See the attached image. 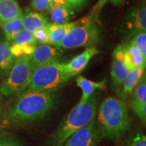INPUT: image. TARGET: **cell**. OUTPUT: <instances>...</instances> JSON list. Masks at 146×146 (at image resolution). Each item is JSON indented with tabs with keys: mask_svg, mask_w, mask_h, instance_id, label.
<instances>
[{
	"mask_svg": "<svg viewBox=\"0 0 146 146\" xmlns=\"http://www.w3.org/2000/svg\"><path fill=\"white\" fill-rule=\"evenodd\" d=\"M55 93L26 90L19 95L6 114L13 123H31L45 117L57 103Z\"/></svg>",
	"mask_w": 146,
	"mask_h": 146,
	"instance_id": "obj_1",
	"label": "cell"
},
{
	"mask_svg": "<svg viewBox=\"0 0 146 146\" xmlns=\"http://www.w3.org/2000/svg\"><path fill=\"white\" fill-rule=\"evenodd\" d=\"M97 114L98 127L102 136L118 143L130 127V117L125 102L109 97L102 102Z\"/></svg>",
	"mask_w": 146,
	"mask_h": 146,
	"instance_id": "obj_2",
	"label": "cell"
},
{
	"mask_svg": "<svg viewBox=\"0 0 146 146\" xmlns=\"http://www.w3.org/2000/svg\"><path fill=\"white\" fill-rule=\"evenodd\" d=\"M98 102L91 96L86 102H78L67 115L51 138L52 146H62L73 133L96 118Z\"/></svg>",
	"mask_w": 146,
	"mask_h": 146,
	"instance_id": "obj_3",
	"label": "cell"
},
{
	"mask_svg": "<svg viewBox=\"0 0 146 146\" xmlns=\"http://www.w3.org/2000/svg\"><path fill=\"white\" fill-rule=\"evenodd\" d=\"M64 65L65 62L58 60L34 68L26 90L48 93L58 91L70 79L66 72Z\"/></svg>",
	"mask_w": 146,
	"mask_h": 146,
	"instance_id": "obj_4",
	"label": "cell"
},
{
	"mask_svg": "<svg viewBox=\"0 0 146 146\" xmlns=\"http://www.w3.org/2000/svg\"><path fill=\"white\" fill-rule=\"evenodd\" d=\"M34 68L29 56L16 58L13 66L0 86L2 96H18L28 88Z\"/></svg>",
	"mask_w": 146,
	"mask_h": 146,
	"instance_id": "obj_5",
	"label": "cell"
},
{
	"mask_svg": "<svg viewBox=\"0 0 146 146\" xmlns=\"http://www.w3.org/2000/svg\"><path fill=\"white\" fill-rule=\"evenodd\" d=\"M100 40V30L91 17L76 22V25L60 41L58 47L72 49L90 46Z\"/></svg>",
	"mask_w": 146,
	"mask_h": 146,
	"instance_id": "obj_6",
	"label": "cell"
},
{
	"mask_svg": "<svg viewBox=\"0 0 146 146\" xmlns=\"http://www.w3.org/2000/svg\"><path fill=\"white\" fill-rule=\"evenodd\" d=\"M102 135L96 125V118L73 133L62 146H98Z\"/></svg>",
	"mask_w": 146,
	"mask_h": 146,
	"instance_id": "obj_7",
	"label": "cell"
},
{
	"mask_svg": "<svg viewBox=\"0 0 146 146\" xmlns=\"http://www.w3.org/2000/svg\"><path fill=\"white\" fill-rule=\"evenodd\" d=\"M63 54L60 47L48 45H40L35 47L33 52L29 56L33 68L47 64L58 60Z\"/></svg>",
	"mask_w": 146,
	"mask_h": 146,
	"instance_id": "obj_8",
	"label": "cell"
},
{
	"mask_svg": "<svg viewBox=\"0 0 146 146\" xmlns=\"http://www.w3.org/2000/svg\"><path fill=\"white\" fill-rule=\"evenodd\" d=\"M128 69L124 62V44L116 47L112 54L111 78L114 89L118 93L122 83L127 76Z\"/></svg>",
	"mask_w": 146,
	"mask_h": 146,
	"instance_id": "obj_9",
	"label": "cell"
},
{
	"mask_svg": "<svg viewBox=\"0 0 146 146\" xmlns=\"http://www.w3.org/2000/svg\"><path fill=\"white\" fill-rule=\"evenodd\" d=\"M129 105L143 124L146 121V79L142 78L135 87Z\"/></svg>",
	"mask_w": 146,
	"mask_h": 146,
	"instance_id": "obj_10",
	"label": "cell"
},
{
	"mask_svg": "<svg viewBox=\"0 0 146 146\" xmlns=\"http://www.w3.org/2000/svg\"><path fill=\"white\" fill-rule=\"evenodd\" d=\"M100 54V50L95 47H89L81 54L78 55L68 62L65 63L66 72L70 76L78 75L85 70L91 58L96 55Z\"/></svg>",
	"mask_w": 146,
	"mask_h": 146,
	"instance_id": "obj_11",
	"label": "cell"
},
{
	"mask_svg": "<svg viewBox=\"0 0 146 146\" xmlns=\"http://www.w3.org/2000/svg\"><path fill=\"white\" fill-rule=\"evenodd\" d=\"M128 33L134 36L146 31V7L145 3L137 6L129 14L127 25Z\"/></svg>",
	"mask_w": 146,
	"mask_h": 146,
	"instance_id": "obj_12",
	"label": "cell"
},
{
	"mask_svg": "<svg viewBox=\"0 0 146 146\" xmlns=\"http://www.w3.org/2000/svg\"><path fill=\"white\" fill-rule=\"evenodd\" d=\"M144 70L145 69L135 68L128 71L118 92L120 100L126 102L129 99L135 87L143 76Z\"/></svg>",
	"mask_w": 146,
	"mask_h": 146,
	"instance_id": "obj_13",
	"label": "cell"
},
{
	"mask_svg": "<svg viewBox=\"0 0 146 146\" xmlns=\"http://www.w3.org/2000/svg\"><path fill=\"white\" fill-rule=\"evenodd\" d=\"M124 62L128 70L135 68H145L146 60L131 41L124 44Z\"/></svg>",
	"mask_w": 146,
	"mask_h": 146,
	"instance_id": "obj_14",
	"label": "cell"
},
{
	"mask_svg": "<svg viewBox=\"0 0 146 146\" xmlns=\"http://www.w3.org/2000/svg\"><path fill=\"white\" fill-rule=\"evenodd\" d=\"M50 23L43 14L36 11L27 10L23 16V27L25 30L33 33L36 29L47 27Z\"/></svg>",
	"mask_w": 146,
	"mask_h": 146,
	"instance_id": "obj_15",
	"label": "cell"
},
{
	"mask_svg": "<svg viewBox=\"0 0 146 146\" xmlns=\"http://www.w3.org/2000/svg\"><path fill=\"white\" fill-rule=\"evenodd\" d=\"M15 60L16 58L11 52L10 42L0 39V77L8 75Z\"/></svg>",
	"mask_w": 146,
	"mask_h": 146,
	"instance_id": "obj_16",
	"label": "cell"
},
{
	"mask_svg": "<svg viewBox=\"0 0 146 146\" xmlns=\"http://www.w3.org/2000/svg\"><path fill=\"white\" fill-rule=\"evenodd\" d=\"M76 83L77 86L82 90V96L79 102H86L91 96H93L95 91L98 89L104 90L106 88L107 81L103 80L100 82H96L79 75L76 78Z\"/></svg>",
	"mask_w": 146,
	"mask_h": 146,
	"instance_id": "obj_17",
	"label": "cell"
},
{
	"mask_svg": "<svg viewBox=\"0 0 146 146\" xmlns=\"http://www.w3.org/2000/svg\"><path fill=\"white\" fill-rule=\"evenodd\" d=\"M75 25L76 22L64 24L50 23L48 27L49 45L58 47L62 39L75 26Z\"/></svg>",
	"mask_w": 146,
	"mask_h": 146,
	"instance_id": "obj_18",
	"label": "cell"
},
{
	"mask_svg": "<svg viewBox=\"0 0 146 146\" xmlns=\"http://www.w3.org/2000/svg\"><path fill=\"white\" fill-rule=\"evenodd\" d=\"M23 16V10L16 0H0V23Z\"/></svg>",
	"mask_w": 146,
	"mask_h": 146,
	"instance_id": "obj_19",
	"label": "cell"
},
{
	"mask_svg": "<svg viewBox=\"0 0 146 146\" xmlns=\"http://www.w3.org/2000/svg\"><path fill=\"white\" fill-rule=\"evenodd\" d=\"M0 26L4 33L7 41L11 42L14 36L23 29V16L0 23Z\"/></svg>",
	"mask_w": 146,
	"mask_h": 146,
	"instance_id": "obj_20",
	"label": "cell"
},
{
	"mask_svg": "<svg viewBox=\"0 0 146 146\" xmlns=\"http://www.w3.org/2000/svg\"><path fill=\"white\" fill-rule=\"evenodd\" d=\"M50 16L54 24H64L68 23L73 15V11L67 5L56 6L52 5L50 9Z\"/></svg>",
	"mask_w": 146,
	"mask_h": 146,
	"instance_id": "obj_21",
	"label": "cell"
},
{
	"mask_svg": "<svg viewBox=\"0 0 146 146\" xmlns=\"http://www.w3.org/2000/svg\"><path fill=\"white\" fill-rule=\"evenodd\" d=\"M37 45L30 44V43H22V44H10V50L12 54L16 58L23 56H30L33 52Z\"/></svg>",
	"mask_w": 146,
	"mask_h": 146,
	"instance_id": "obj_22",
	"label": "cell"
},
{
	"mask_svg": "<svg viewBox=\"0 0 146 146\" xmlns=\"http://www.w3.org/2000/svg\"><path fill=\"white\" fill-rule=\"evenodd\" d=\"M11 43L14 44H22V43H30V44L37 45V42L33 35L32 33H30L23 29L11 41Z\"/></svg>",
	"mask_w": 146,
	"mask_h": 146,
	"instance_id": "obj_23",
	"label": "cell"
},
{
	"mask_svg": "<svg viewBox=\"0 0 146 146\" xmlns=\"http://www.w3.org/2000/svg\"><path fill=\"white\" fill-rule=\"evenodd\" d=\"M131 41L146 60V32L137 34Z\"/></svg>",
	"mask_w": 146,
	"mask_h": 146,
	"instance_id": "obj_24",
	"label": "cell"
},
{
	"mask_svg": "<svg viewBox=\"0 0 146 146\" xmlns=\"http://www.w3.org/2000/svg\"><path fill=\"white\" fill-rule=\"evenodd\" d=\"M126 146H146V137L141 131L137 130L129 137Z\"/></svg>",
	"mask_w": 146,
	"mask_h": 146,
	"instance_id": "obj_25",
	"label": "cell"
},
{
	"mask_svg": "<svg viewBox=\"0 0 146 146\" xmlns=\"http://www.w3.org/2000/svg\"><path fill=\"white\" fill-rule=\"evenodd\" d=\"M33 35L37 43H40L41 45H49L48 27L36 29L33 33Z\"/></svg>",
	"mask_w": 146,
	"mask_h": 146,
	"instance_id": "obj_26",
	"label": "cell"
},
{
	"mask_svg": "<svg viewBox=\"0 0 146 146\" xmlns=\"http://www.w3.org/2000/svg\"><path fill=\"white\" fill-rule=\"evenodd\" d=\"M53 0H32L30 6L36 12L50 10L52 5Z\"/></svg>",
	"mask_w": 146,
	"mask_h": 146,
	"instance_id": "obj_27",
	"label": "cell"
},
{
	"mask_svg": "<svg viewBox=\"0 0 146 146\" xmlns=\"http://www.w3.org/2000/svg\"><path fill=\"white\" fill-rule=\"evenodd\" d=\"M87 1V0H66V5L73 11L81 8Z\"/></svg>",
	"mask_w": 146,
	"mask_h": 146,
	"instance_id": "obj_28",
	"label": "cell"
},
{
	"mask_svg": "<svg viewBox=\"0 0 146 146\" xmlns=\"http://www.w3.org/2000/svg\"><path fill=\"white\" fill-rule=\"evenodd\" d=\"M108 1H109V0H99L98 3H96V5L94 7V8L92 9L91 17H97L98 14H100V11L103 8V7L108 2Z\"/></svg>",
	"mask_w": 146,
	"mask_h": 146,
	"instance_id": "obj_29",
	"label": "cell"
},
{
	"mask_svg": "<svg viewBox=\"0 0 146 146\" xmlns=\"http://www.w3.org/2000/svg\"><path fill=\"white\" fill-rule=\"evenodd\" d=\"M0 146H22L17 140L12 138L5 137L0 139Z\"/></svg>",
	"mask_w": 146,
	"mask_h": 146,
	"instance_id": "obj_30",
	"label": "cell"
},
{
	"mask_svg": "<svg viewBox=\"0 0 146 146\" xmlns=\"http://www.w3.org/2000/svg\"><path fill=\"white\" fill-rule=\"evenodd\" d=\"M52 5H56V6L66 5V0H53Z\"/></svg>",
	"mask_w": 146,
	"mask_h": 146,
	"instance_id": "obj_31",
	"label": "cell"
},
{
	"mask_svg": "<svg viewBox=\"0 0 146 146\" xmlns=\"http://www.w3.org/2000/svg\"><path fill=\"white\" fill-rule=\"evenodd\" d=\"M114 5H118L121 3L122 0H109Z\"/></svg>",
	"mask_w": 146,
	"mask_h": 146,
	"instance_id": "obj_32",
	"label": "cell"
},
{
	"mask_svg": "<svg viewBox=\"0 0 146 146\" xmlns=\"http://www.w3.org/2000/svg\"><path fill=\"white\" fill-rule=\"evenodd\" d=\"M3 98H2V95L1 94V91H0V106H1V104H2Z\"/></svg>",
	"mask_w": 146,
	"mask_h": 146,
	"instance_id": "obj_33",
	"label": "cell"
},
{
	"mask_svg": "<svg viewBox=\"0 0 146 146\" xmlns=\"http://www.w3.org/2000/svg\"><path fill=\"white\" fill-rule=\"evenodd\" d=\"M124 1H125V0H124Z\"/></svg>",
	"mask_w": 146,
	"mask_h": 146,
	"instance_id": "obj_34",
	"label": "cell"
}]
</instances>
